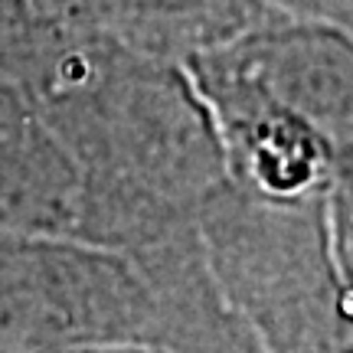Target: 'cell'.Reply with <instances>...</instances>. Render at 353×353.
I'll return each mask as SVG.
<instances>
[{
    "mask_svg": "<svg viewBox=\"0 0 353 353\" xmlns=\"http://www.w3.org/2000/svg\"><path fill=\"white\" fill-rule=\"evenodd\" d=\"M46 353H151L141 343H95V347H65V350H46Z\"/></svg>",
    "mask_w": 353,
    "mask_h": 353,
    "instance_id": "obj_12",
    "label": "cell"
},
{
    "mask_svg": "<svg viewBox=\"0 0 353 353\" xmlns=\"http://www.w3.org/2000/svg\"><path fill=\"white\" fill-rule=\"evenodd\" d=\"M196 239L265 353H353V239L327 196L278 203L226 183L196 216Z\"/></svg>",
    "mask_w": 353,
    "mask_h": 353,
    "instance_id": "obj_2",
    "label": "cell"
},
{
    "mask_svg": "<svg viewBox=\"0 0 353 353\" xmlns=\"http://www.w3.org/2000/svg\"><path fill=\"white\" fill-rule=\"evenodd\" d=\"M268 7L288 20H311L353 33V0H268Z\"/></svg>",
    "mask_w": 353,
    "mask_h": 353,
    "instance_id": "obj_10",
    "label": "cell"
},
{
    "mask_svg": "<svg viewBox=\"0 0 353 353\" xmlns=\"http://www.w3.org/2000/svg\"><path fill=\"white\" fill-rule=\"evenodd\" d=\"M278 17L268 0H101L99 30L128 50L183 65Z\"/></svg>",
    "mask_w": 353,
    "mask_h": 353,
    "instance_id": "obj_8",
    "label": "cell"
},
{
    "mask_svg": "<svg viewBox=\"0 0 353 353\" xmlns=\"http://www.w3.org/2000/svg\"><path fill=\"white\" fill-rule=\"evenodd\" d=\"M17 85L76 164V239L148 252L196 229L200 210L229 183L183 65L128 50L101 30L39 20Z\"/></svg>",
    "mask_w": 353,
    "mask_h": 353,
    "instance_id": "obj_1",
    "label": "cell"
},
{
    "mask_svg": "<svg viewBox=\"0 0 353 353\" xmlns=\"http://www.w3.org/2000/svg\"><path fill=\"white\" fill-rule=\"evenodd\" d=\"M353 157V33L341 26L278 17L219 50H210ZM203 56V52H200Z\"/></svg>",
    "mask_w": 353,
    "mask_h": 353,
    "instance_id": "obj_5",
    "label": "cell"
},
{
    "mask_svg": "<svg viewBox=\"0 0 353 353\" xmlns=\"http://www.w3.org/2000/svg\"><path fill=\"white\" fill-rule=\"evenodd\" d=\"M79 174L23 88L0 79V236H72Z\"/></svg>",
    "mask_w": 353,
    "mask_h": 353,
    "instance_id": "obj_6",
    "label": "cell"
},
{
    "mask_svg": "<svg viewBox=\"0 0 353 353\" xmlns=\"http://www.w3.org/2000/svg\"><path fill=\"white\" fill-rule=\"evenodd\" d=\"M154 301L134 259L72 236H0V353L148 343Z\"/></svg>",
    "mask_w": 353,
    "mask_h": 353,
    "instance_id": "obj_3",
    "label": "cell"
},
{
    "mask_svg": "<svg viewBox=\"0 0 353 353\" xmlns=\"http://www.w3.org/2000/svg\"><path fill=\"white\" fill-rule=\"evenodd\" d=\"M37 13L30 0H0V79H20L30 46L37 39Z\"/></svg>",
    "mask_w": 353,
    "mask_h": 353,
    "instance_id": "obj_9",
    "label": "cell"
},
{
    "mask_svg": "<svg viewBox=\"0 0 353 353\" xmlns=\"http://www.w3.org/2000/svg\"><path fill=\"white\" fill-rule=\"evenodd\" d=\"M183 72L213 121L229 183L242 193L304 203L327 196L341 180H353V157L337 151L304 118L265 99L219 56H193Z\"/></svg>",
    "mask_w": 353,
    "mask_h": 353,
    "instance_id": "obj_4",
    "label": "cell"
},
{
    "mask_svg": "<svg viewBox=\"0 0 353 353\" xmlns=\"http://www.w3.org/2000/svg\"><path fill=\"white\" fill-rule=\"evenodd\" d=\"M131 259L154 301L151 337L144 343L151 353H265L216 288L196 229Z\"/></svg>",
    "mask_w": 353,
    "mask_h": 353,
    "instance_id": "obj_7",
    "label": "cell"
},
{
    "mask_svg": "<svg viewBox=\"0 0 353 353\" xmlns=\"http://www.w3.org/2000/svg\"><path fill=\"white\" fill-rule=\"evenodd\" d=\"M39 20L76 30H99L101 0H30Z\"/></svg>",
    "mask_w": 353,
    "mask_h": 353,
    "instance_id": "obj_11",
    "label": "cell"
}]
</instances>
